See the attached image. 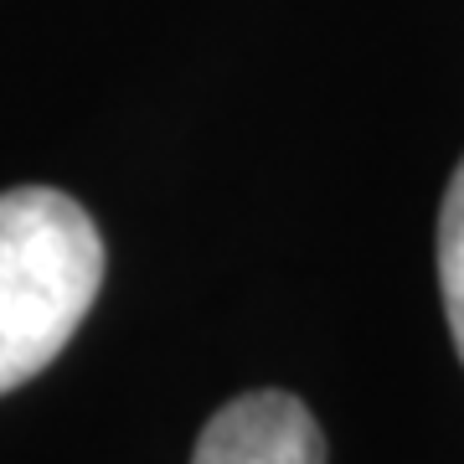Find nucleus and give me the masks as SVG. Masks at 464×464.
Wrapping results in <instances>:
<instances>
[{
	"mask_svg": "<svg viewBox=\"0 0 464 464\" xmlns=\"http://www.w3.org/2000/svg\"><path fill=\"white\" fill-rule=\"evenodd\" d=\"M103 284L93 217L52 186L0 191V398L63 356Z\"/></svg>",
	"mask_w": 464,
	"mask_h": 464,
	"instance_id": "obj_1",
	"label": "nucleus"
},
{
	"mask_svg": "<svg viewBox=\"0 0 464 464\" xmlns=\"http://www.w3.org/2000/svg\"><path fill=\"white\" fill-rule=\"evenodd\" d=\"M439 289H444V315L454 331V351L464 362V160L444 191L439 212Z\"/></svg>",
	"mask_w": 464,
	"mask_h": 464,
	"instance_id": "obj_3",
	"label": "nucleus"
},
{
	"mask_svg": "<svg viewBox=\"0 0 464 464\" xmlns=\"http://www.w3.org/2000/svg\"><path fill=\"white\" fill-rule=\"evenodd\" d=\"M191 464H325V433L299 398L264 387L217 408Z\"/></svg>",
	"mask_w": 464,
	"mask_h": 464,
	"instance_id": "obj_2",
	"label": "nucleus"
}]
</instances>
